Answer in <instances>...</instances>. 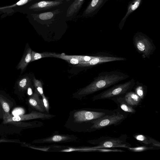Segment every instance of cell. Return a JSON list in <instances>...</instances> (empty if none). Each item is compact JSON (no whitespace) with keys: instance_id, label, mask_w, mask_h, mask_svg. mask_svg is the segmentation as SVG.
<instances>
[{"instance_id":"277c9868","label":"cell","mask_w":160,"mask_h":160,"mask_svg":"<svg viewBox=\"0 0 160 160\" xmlns=\"http://www.w3.org/2000/svg\"><path fill=\"white\" fill-rule=\"evenodd\" d=\"M127 117V114L115 111L100 118L90 121V122L93 124L92 128L99 129L112 125H118Z\"/></svg>"},{"instance_id":"ffe728a7","label":"cell","mask_w":160,"mask_h":160,"mask_svg":"<svg viewBox=\"0 0 160 160\" xmlns=\"http://www.w3.org/2000/svg\"><path fill=\"white\" fill-rule=\"evenodd\" d=\"M56 53L49 52H43L42 53H38L33 51H32L31 59V62L40 59L41 58L48 57H55Z\"/></svg>"},{"instance_id":"44dd1931","label":"cell","mask_w":160,"mask_h":160,"mask_svg":"<svg viewBox=\"0 0 160 160\" xmlns=\"http://www.w3.org/2000/svg\"><path fill=\"white\" fill-rule=\"evenodd\" d=\"M160 148L149 145H145L135 147H131L128 148V149L130 151L135 152H143L149 150L158 149Z\"/></svg>"},{"instance_id":"5bb4252c","label":"cell","mask_w":160,"mask_h":160,"mask_svg":"<svg viewBox=\"0 0 160 160\" xmlns=\"http://www.w3.org/2000/svg\"><path fill=\"white\" fill-rule=\"evenodd\" d=\"M39 93L35 89V92L28 99L29 104L33 108L40 112L45 111L42 100L39 98Z\"/></svg>"},{"instance_id":"7402d4cb","label":"cell","mask_w":160,"mask_h":160,"mask_svg":"<svg viewBox=\"0 0 160 160\" xmlns=\"http://www.w3.org/2000/svg\"><path fill=\"white\" fill-rule=\"evenodd\" d=\"M31 83L30 79L27 76L23 77L20 79L18 82V85L19 89L24 90L27 89Z\"/></svg>"},{"instance_id":"484cf974","label":"cell","mask_w":160,"mask_h":160,"mask_svg":"<svg viewBox=\"0 0 160 160\" xmlns=\"http://www.w3.org/2000/svg\"><path fill=\"white\" fill-rule=\"evenodd\" d=\"M42 96V102L45 110L48 113L49 112V105L48 100L47 98L45 97L44 94Z\"/></svg>"},{"instance_id":"8992f818","label":"cell","mask_w":160,"mask_h":160,"mask_svg":"<svg viewBox=\"0 0 160 160\" xmlns=\"http://www.w3.org/2000/svg\"><path fill=\"white\" fill-rule=\"evenodd\" d=\"M112 112L108 110H102L101 111H79L74 113V121L79 123L91 121L100 118Z\"/></svg>"},{"instance_id":"f546056e","label":"cell","mask_w":160,"mask_h":160,"mask_svg":"<svg viewBox=\"0 0 160 160\" xmlns=\"http://www.w3.org/2000/svg\"><path fill=\"white\" fill-rule=\"evenodd\" d=\"M3 142V141H2H2H1V140H0V142Z\"/></svg>"},{"instance_id":"d4e9b609","label":"cell","mask_w":160,"mask_h":160,"mask_svg":"<svg viewBox=\"0 0 160 160\" xmlns=\"http://www.w3.org/2000/svg\"><path fill=\"white\" fill-rule=\"evenodd\" d=\"M0 102L4 113L6 114H9L10 108L8 103L2 99H0Z\"/></svg>"},{"instance_id":"30bf717a","label":"cell","mask_w":160,"mask_h":160,"mask_svg":"<svg viewBox=\"0 0 160 160\" xmlns=\"http://www.w3.org/2000/svg\"><path fill=\"white\" fill-rule=\"evenodd\" d=\"M85 0H73L66 11V19L67 21H74L77 20Z\"/></svg>"},{"instance_id":"7c38bea8","label":"cell","mask_w":160,"mask_h":160,"mask_svg":"<svg viewBox=\"0 0 160 160\" xmlns=\"http://www.w3.org/2000/svg\"><path fill=\"white\" fill-rule=\"evenodd\" d=\"M104 0H92L79 18H87L94 15Z\"/></svg>"},{"instance_id":"9c48e42d","label":"cell","mask_w":160,"mask_h":160,"mask_svg":"<svg viewBox=\"0 0 160 160\" xmlns=\"http://www.w3.org/2000/svg\"><path fill=\"white\" fill-rule=\"evenodd\" d=\"M126 59L122 57H115L111 55H100L95 56L89 61L79 64L78 66L81 67H88L104 62L115 61H124Z\"/></svg>"},{"instance_id":"9a60e30c","label":"cell","mask_w":160,"mask_h":160,"mask_svg":"<svg viewBox=\"0 0 160 160\" xmlns=\"http://www.w3.org/2000/svg\"><path fill=\"white\" fill-rule=\"evenodd\" d=\"M124 94V96L123 97L124 101L128 104L132 106L138 105L142 100L134 92L130 91Z\"/></svg>"},{"instance_id":"8fae6325","label":"cell","mask_w":160,"mask_h":160,"mask_svg":"<svg viewBox=\"0 0 160 160\" xmlns=\"http://www.w3.org/2000/svg\"><path fill=\"white\" fill-rule=\"evenodd\" d=\"M95 56L82 55H68L64 53L56 54L55 57L61 58L72 64H81L89 61Z\"/></svg>"},{"instance_id":"5b68a950","label":"cell","mask_w":160,"mask_h":160,"mask_svg":"<svg viewBox=\"0 0 160 160\" xmlns=\"http://www.w3.org/2000/svg\"><path fill=\"white\" fill-rule=\"evenodd\" d=\"M127 136L125 134L122 135L118 138L108 136H102L98 139L93 140L91 143L96 145L93 148H127L131 146L127 142Z\"/></svg>"},{"instance_id":"52a82bcc","label":"cell","mask_w":160,"mask_h":160,"mask_svg":"<svg viewBox=\"0 0 160 160\" xmlns=\"http://www.w3.org/2000/svg\"><path fill=\"white\" fill-rule=\"evenodd\" d=\"M52 116H53L36 111H32L31 113L27 114L13 116L10 115V114L5 113L3 117L4 123H6L38 118L47 119L51 118Z\"/></svg>"},{"instance_id":"3957f363","label":"cell","mask_w":160,"mask_h":160,"mask_svg":"<svg viewBox=\"0 0 160 160\" xmlns=\"http://www.w3.org/2000/svg\"><path fill=\"white\" fill-rule=\"evenodd\" d=\"M134 79L124 83L114 85L113 87L95 96L93 101L99 99H111L112 98L124 94L131 91L135 84Z\"/></svg>"},{"instance_id":"f1b7e54d","label":"cell","mask_w":160,"mask_h":160,"mask_svg":"<svg viewBox=\"0 0 160 160\" xmlns=\"http://www.w3.org/2000/svg\"><path fill=\"white\" fill-rule=\"evenodd\" d=\"M66 3L69 5L72 2L73 0H64Z\"/></svg>"},{"instance_id":"603a6c76","label":"cell","mask_w":160,"mask_h":160,"mask_svg":"<svg viewBox=\"0 0 160 160\" xmlns=\"http://www.w3.org/2000/svg\"><path fill=\"white\" fill-rule=\"evenodd\" d=\"M141 0H136L129 6L128 11L122 20H125L128 16L133 11L135 10L139 6Z\"/></svg>"},{"instance_id":"83f0119b","label":"cell","mask_w":160,"mask_h":160,"mask_svg":"<svg viewBox=\"0 0 160 160\" xmlns=\"http://www.w3.org/2000/svg\"><path fill=\"white\" fill-rule=\"evenodd\" d=\"M31 86V83L29 84L27 88V94L29 96H32L33 94L32 88Z\"/></svg>"},{"instance_id":"d6986e66","label":"cell","mask_w":160,"mask_h":160,"mask_svg":"<svg viewBox=\"0 0 160 160\" xmlns=\"http://www.w3.org/2000/svg\"><path fill=\"white\" fill-rule=\"evenodd\" d=\"M71 138L68 136L55 135L49 138L42 140V142H58L68 140Z\"/></svg>"},{"instance_id":"4fadbf2b","label":"cell","mask_w":160,"mask_h":160,"mask_svg":"<svg viewBox=\"0 0 160 160\" xmlns=\"http://www.w3.org/2000/svg\"><path fill=\"white\" fill-rule=\"evenodd\" d=\"M133 137L141 143L145 145L152 146L160 148V143L153 138L146 135L136 133Z\"/></svg>"},{"instance_id":"4dcf8cb0","label":"cell","mask_w":160,"mask_h":160,"mask_svg":"<svg viewBox=\"0 0 160 160\" xmlns=\"http://www.w3.org/2000/svg\"></svg>"},{"instance_id":"7a4b0ae2","label":"cell","mask_w":160,"mask_h":160,"mask_svg":"<svg viewBox=\"0 0 160 160\" xmlns=\"http://www.w3.org/2000/svg\"><path fill=\"white\" fill-rule=\"evenodd\" d=\"M132 41L135 48L143 58L149 59L156 50L152 40L143 33L135 34Z\"/></svg>"},{"instance_id":"2e32d148","label":"cell","mask_w":160,"mask_h":160,"mask_svg":"<svg viewBox=\"0 0 160 160\" xmlns=\"http://www.w3.org/2000/svg\"><path fill=\"white\" fill-rule=\"evenodd\" d=\"M118 104L121 109L125 112L135 113L136 111L132 106L128 104L124 101L123 97H117L111 98Z\"/></svg>"},{"instance_id":"4316f807","label":"cell","mask_w":160,"mask_h":160,"mask_svg":"<svg viewBox=\"0 0 160 160\" xmlns=\"http://www.w3.org/2000/svg\"><path fill=\"white\" fill-rule=\"evenodd\" d=\"M24 110L21 108H17L15 109L12 112L13 116H18L23 114L24 113Z\"/></svg>"},{"instance_id":"ba28073f","label":"cell","mask_w":160,"mask_h":160,"mask_svg":"<svg viewBox=\"0 0 160 160\" xmlns=\"http://www.w3.org/2000/svg\"><path fill=\"white\" fill-rule=\"evenodd\" d=\"M66 4L64 0H40L30 8L35 11L40 12L50 10Z\"/></svg>"},{"instance_id":"ac0fdd59","label":"cell","mask_w":160,"mask_h":160,"mask_svg":"<svg viewBox=\"0 0 160 160\" xmlns=\"http://www.w3.org/2000/svg\"><path fill=\"white\" fill-rule=\"evenodd\" d=\"M135 92L141 98L143 99L145 97L147 91V87L142 83H140L138 81L135 82Z\"/></svg>"},{"instance_id":"cb8c5ba5","label":"cell","mask_w":160,"mask_h":160,"mask_svg":"<svg viewBox=\"0 0 160 160\" xmlns=\"http://www.w3.org/2000/svg\"><path fill=\"white\" fill-rule=\"evenodd\" d=\"M33 81L36 90L38 92L39 95L42 96L44 95V94L42 88V82L40 80L36 79L35 78L33 79Z\"/></svg>"},{"instance_id":"6da1fadb","label":"cell","mask_w":160,"mask_h":160,"mask_svg":"<svg viewBox=\"0 0 160 160\" xmlns=\"http://www.w3.org/2000/svg\"><path fill=\"white\" fill-rule=\"evenodd\" d=\"M129 77V75L117 71L101 72L91 83L79 91L78 94L84 96L93 93L116 84Z\"/></svg>"},{"instance_id":"e0dca14e","label":"cell","mask_w":160,"mask_h":160,"mask_svg":"<svg viewBox=\"0 0 160 160\" xmlns=\"http://www.w3.org/2000/svg\"><path fill=\"white\" fill-rule=\"evenodd\" d=\"M32 50L31 48H28L24 53L22 59L17 66L18 69H20L22 72L26 68L31 59Z\"/></svg>"}]
</instances>
